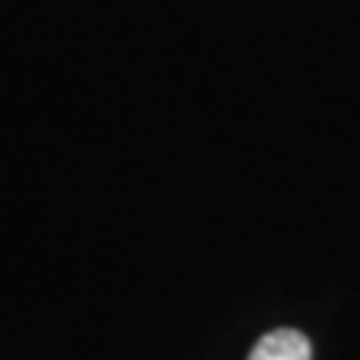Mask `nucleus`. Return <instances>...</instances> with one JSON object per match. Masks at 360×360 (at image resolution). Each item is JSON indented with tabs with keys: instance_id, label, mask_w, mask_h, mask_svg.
<instances>
[{
	"instance_id": "obj_1",
	"label": "nucleus",
	"mask_w": 360,
	"mask_h": 360,
	"mask_svg": "<svg viewBox=\"0 0 360 360\" xmlns=\"http://www.w3.org/2000/svg\"><path fill=\"white\" fill-rule=\"evenodd\" d=\"M250 360H312V342L300 330L276 328L252 345Z\"/></svg>"
}]
</instances>
